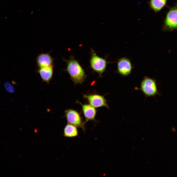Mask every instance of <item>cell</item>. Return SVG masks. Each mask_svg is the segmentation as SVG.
Segmentation results:
<instances>
[{"label":"cell","mask_w":177,"mask_h":177,"mask_svg":"<svg viewBox=\"0 0 177 177\" xmlns=\"http://www.w3.org/2000/svg\"><path fill=\"white\" fill-rule=\"evenodd\" d=\"M91 56L90 63L91 67L94 71L97 73L99 76H102L103 73L106 70L108 62L105 59L98 56L95 51L91 48Z\"/></svg>","instance_id":"2"},{"label":"cell","mask_w":177,"mask_h":177,"mask_svg":"<svg viewBox=\"0 0 177 177\" xmlns=\"http://www.w3.org/2000/svg\"><path fill=\"white\" fill-rule=\"evenodd\" d=\"M140 89L146 97L154 96L158 94L155 80L146 76L141 82Z\"/></svg>","instance_id":"3"},{"label":"cell","mask_w":177,"mask_h":177,"mask_svg":"<svg viewBox=\"0 0 177 177\" xmlns=\"http://www.w3.org/2000/svg\"><path fill=\"white\" fill-rule=\"evenodd\" d=\"M4 85L6 91L11 93L14 92V88L10 83L8 82H6L4 83Z\"/></svg>","instance_id":"13"},{"label":"cell","mask_w":177,"mask_h":177,"mask_svg":"<svg viewBox=\"0 0 177 177\" xmlns=\"http://www.w3.org/2000/svg\"><path fill=\"white\" fill-rule=\"evenodd\" d=\"M63 59L67 64L65 70L69 73L71 79L75 84H82L87 75L78 62L73 56H70L68 60Z\"/></svg>","instance_id":"1"},{"label":"cell","mask_w":177,"mask_h":177,"mask_svg":"<svg viewBox=\"0 0 177 177\" xmlns=\"http://www.w3.org/2000/svg\"><path fill=\"white\" fill-rule=\"evenodd\" d=\"M65 115L68 123L76 127L83 128V124L78 113L76 111L68 109L65 111Z\"/></svg>","instance_id":"7"},{"label":"cell","mask_w":177,"mask_h":177,"mask_svg":"<svg viewBox=\"0 0 177 177\" xmlns=\"http://www.w3.org/2000/svg\"><path fill=\"white\" fill-rule=\"evenodd\" d=\"M37 65L39 68L52 66L53 59L48 53L40 54L36 59Z\"/></svg>","instance_id":"8"},{"label":"cell","mask_w":177,"mask_h":177,"mask_svg":"<svg viewBox=\"0 0 177 177\" xmlns=\"http://www.w3.org/2000/svg\"><path fill=\"white\" fill-rule=\"evenodd\" d=\"M133 67L130 60L124 57L118 60L117 64L118 72L121 75L126 76L131 73Z\"/></svg>","instance_id":"6"},{"label":"cell","mask_w":177,"mask_h":177,"mask_svg":"<svg viewBox=\"0 0 177 177\" xmlns=\"http://www.w3.org/2000/svg\"><path fill=\"white\" fill-rule=\"evenodd\" d=\"M163 28L171 30L177 29V3L169 8L164 19Z\"/></svg>","instance_id":"4"},{"label":"cell","mask_w":177,"mask_h":177,"mask_svg":"<svg viewBox=\"0 0 177 177\" xmlns=\"http://www.w3.org/2000/svg\"><path fill=\"white\" fill-rule=\"evenodd\" d=\"M84 116L87 120H94L96 111L95 108L91 105L81 104Z\"/></svg>","instance_id":"10"},{"label":"cell","mask_w":177,"mask_h":177,"mask_svg":"<svg viewBox=\"0 0 177 177\" xmlns=\"http://www.w3.org/2000/svg\"><path fill=\"white\" fill-rule=\"evenodd\" d=\"M167 1V0H150L148 3L150 9L157 13L166 6Z\"/></svg>","instance_id":"11"},{"label":"cell","mask_w":177,"mask_h":177,"mask_svg":"<svg viewBox=\"0 0 177 177\" xmlns=\"http://www.w3.org/2000/svg\"><path fill=\"white\" fill-rule=\"evenodd\" d=\"M64 136L67 137H73L77 136L78 132L76 127L68 123L64 128Z\"/></svg>","instance_id":"12"},{"label":"cell","mask_w":177,"mask_h":177,"mask_svg":"<svg viewBox=\"0 0 177 177\" xmlns=\"http://www.w3.org/2000/svg\"><path fill=\"white\" fill-rule=\"evenodd\" d=\"M83 97L94 108L105 106L109 108L107 101L103 96L98 94L84 95Z\"/></svg>","instance_id":"5"},{"label":"cell","mask_w":177,"mask_h":177,"mask_svg":"<svg viewBox=\"0 0 177 177\" xmlns=\"http://www.w3.org/2000/svg\"><path fill=\"white\" fill-rule=\"evenodd\" d=\"M53 66L39 68L38 72L43 81L49 83L52 78Z\"/></svg>","instance_id":"9"}]
</instances>
